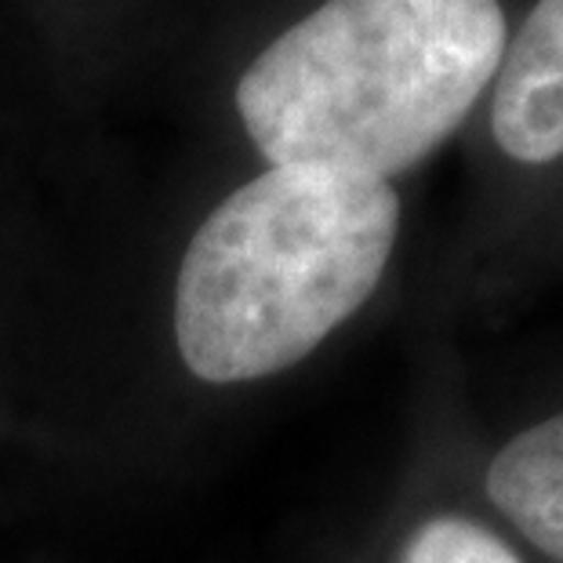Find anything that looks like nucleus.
<instances>
[{
  "instance_id": "nucleus-1",
  "label": "nucleus",
  "mask_w": 563,
  "mask_h": 563,
  "mask_svg": "<svg viewBox=\"0 0 563 563\" xmlns=\"http://www.w3.org/2000/svg\"><path fill=\"white\" fill-rule=\"evenodd\" d=\"M498 0H323L236 84V113L273 167L389 178L454 135L495 80Z\"/></svg>"
},
{
  "instance_id": "nucleus-2",
  "label": "nucleus",
  "mask_w": 563,
  "mask_h": 563,
  "mask_svg": "<svg viewBox=\"0 0 563 563\" xmlns=\"http://www.w3.org/2000/svg\"><path fill=\"white\" fill-rule=\"evenodd\" d=\"M400 230L386 178L269 167L208 214L178 269L175 339L203 382L306 361L378 287Z\"/></svg>"
},
{
  "instance_id": "nucleus-3",
  "label": "nucleus",
  "mask_w": 563,
  "mask_h": 563,
  "mask_svg": "<svg viewBox=\"0 0 563 563\" xmlns=\"http://www.w3.org/2000/svg\"><path fill=\"white\" fill-rule=\"evenodd\" d=\"M490 128L520 164L563 157V0H538L498 66Z\"/></svg>"
},
{
  "instance_id": "nucleus-4",
  "label": "nucleus",
  "mask_w": 563,
  "mask_h": 563,
  "mask_svg": "<svg viewBox=\"0 0 563 563\" xmlns=\"http://www.w3.org/2000/svg\"><path fill=\"white\" fill-rule=\"evenodd\" d=\"M487 495L527 542L563 563V415L523 429L495 454Z\"/></svg>"
},
{
  "instance_id": "nucleus-5",
  "label": "nucleus",
  "mask_w": 563,
  "mask_h": 563,
  "mask_svg": "<svg viewBox=\"0 0 563 563\" xmlns=\"http://www.w3.org/2000/svg\"><path fill=\"white\" fill-rule=\"evenodd\" d=\"M400 563H523L487 527L465 517H433L415 531Z\"/></svg>"
}]
</instances>
